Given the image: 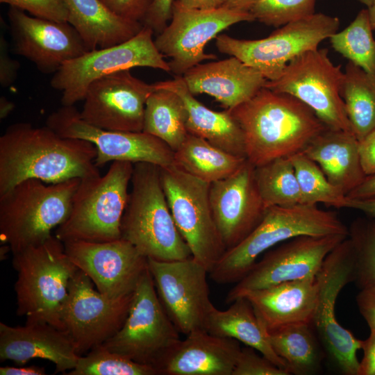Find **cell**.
<instances>
[{
	"mask_svg": "<svg viewBox=\"0 0 375 375\" xmlns=\"http://www.w3.org/2000/svg\"><path fill=\"white\" fill-rule=\"evenodd\" d=\"M93 144L62 137L47 126L10 125L0 137V194L30 178L57 183L99 174Z\"/></svg>",
	"mask_w": 375,
	"mask_h": 375,
	"instance_id": "6da1fadb",
	"label": "cell"
},
{
	"mask_svg": "<svg viewBox=\"0 0 375 375\" xmlns=\"http://www.w3.org/2000/svg\"><path fill=\"white\" fill-rule=\"evenodd\" d=\"M228 110L242 130L246 158L254 167L302 152L327 128L297 98L265 87Z\"/></svg>",
	"mask_w": 375,
	"mask_h": 375,
	"instance_id": "7a4b0ae2",
	"label": "cell"
},
{
	"mask_svg": "<svg viewBox=\"0 0 375 375\" xmlns=\"http://www.w3.org/2000/svg\"><path fill=\"white\" fill-rule=\"evenodd\" d=\"M131 185L121 222V238L147 258L172 261L191 257L169 208L160 167L134 163Z\"/></svg>",
	"mask_w": 375,
	"mask_h": 375,
	"instance_id": "3957f363",
	"label": "cell"
},
{
	"mask_svg": "<svg viewBox=\"0 0 375 375\" xmlns=\"http://www.w3.org/2000/svg\"><path fill=\"white\" fill-rule=\"evenodd\" d=\"M349 235V228L332 211L317 205L268 207L254 230L240 243L225 251L210 272L219 284L238 283L258 257L276 244L300 235Z\"/></svg>",
	"mask_w": 375,
	"mask_h": 375,
	"instance_id": "277c9868",
	"label": "cell"
},
{
	"mask_svg": "<svg viewBox=\"0 0 375 375\" xmlns=\"http://www.w3.org/2000/svg\"><path fill=\"white\" fill-rule=\"evenodd\" d=\"M12 255L17 315L26 317V322H47L64 330L62 313L69 283L79 269L63 242L52 235Z\"/></svg>",
	"mask_w": 375,
	"mask_h": 375,
	"instance_id": "5b68a950",
	"label": "cell"
},
{
	"mask_svg": "<svg viewBox=\"0 0 375 375\" xmlns=\"http://www.w3.org/2000/svg\"><path fill=\"white\" fill-rule=\"evenodd\" d=\"M81 178L57 183L24 180L0 194V239L12 253L38 244L67 218Z\"/></svg>",
	"mask_w": 375,
	"mask_h": 375,
	"instance_id": "8992f818",
	"label": "cell"
},
{
	"mask_svg": "<svg viewBox=\"0 0 375 375\" xmlns=\"http://www.w3.org/2000/svg\"><path fill=\"white\" fill-rule=\"evenodd\" d=\"M133 163L114 161L103 176L81 178L67 219L56 228L62 242H108L121 238V222L128 202Z\"/></svg>",
	"mask_w": 375,
	"mask_h": 375,
	"instance_id": "52a82bcc",
	"label": "cell"
},
{
	"mask_svg": "<svg viewBox=\"0 0 375 375\" xmlns=\"http://www.w3.org/2000/svg\"><path fill=\"white\" fill-rule=\"evenodd\" d=\"M340 19L314 13L278 27L259 40H240L218 35V51L235 56L258 69L267 81L277 79L288 64L300 54L317 49L319 44L338 31Z\"/></svg>",
	"mask_w": 375,
	"mask_h": 375,
	"instance_id": "ba28073f",
	"label": "cell"
},
{
	"mask_svg": "<svg viewBox=\"0 0 375 375\" xmlns=\"http://www.w3.org/2000/svg\"><path fill=\"white\" fill-rule=\"evenodd\" d=\"M160 174L178 230L192 256L210 272L226 251L210 208V183L188 174L174 163L160 167Z\"/></svg>",
	"mask_w": 375,
	"mask_h": 375,
	"instance_id": "9c48e42d",
	"label": "cell"
},
{
	"mask_svg": "<svg viewBox=\"0 0 375 375\" xmlns=\"http://www.w3.org/2000/svg\"><path fill=\"white\" fill-rule=\"evenodd\" d=\"M180 340L179 331L163 308L147 268L133 292L124 324L102 345L156 369Z\"/></svg>",
	"mask_w": 375,
	"mask_h": 375,
	"instance_id": "30bf717a",
	"label": "cell"
},
{
	"mask_svg": "<svg viewBox=\"0 0 375 375\" xmlns=\"http://www.w3.org/2000/svg\"><path fill=\"white\" fill-rule=\"evenodd\" d=\"M355 256L349 237L326 257L316 276L317 304L312 325L331 361L345 375H358L357 352L362 340L342 326L335 313L336 299L342 288L354 281Z\"/></svg>",
	"mask_w": 375,
	"mask_h": 375,
	"instance_id": "8fae6325",
	"label": "cell"
},
{
	"mask_svg": "<svg viewBox=\"0 0 375 375\" xmlns=\"http://www.w3.org/2000/svg\"><path fill=\"white\" fill-rule=\"evenodd\" d=\"M153 31L144 26L133 38L112 47L88 51L64 63L53 75L51 86L61 92L62 106L83 100L95 80L118 71L145 67L170 72L168 62L157 49Z\"/></svg>",
	"mask_w": 375,
	"mask_h": 375,
	"instance_id": "7c38bea8",
	"label": "cell"
},
{
	"mask_svg": "<svg viewBox=\"0 0 375 375\" xmlns=\"http://www.w3.org/2000/svg\"><path fill=\"white\" fill-rule=\"evenodd\" d=\"M327 49L306 51L292 60L276 80L265 88L290 94L312 109L328 127L352 132L340 90L344 76Z\"/></svg>",
	"mask_w": 375,
	"mask_h": 375,
	"instance_id": "4fadbf2b",
	"label": "cell"
},
{
	"mask_svg": "<svg viewBox=\"0 0 375 375\" xmlns=\"http://www.w3.org/2000/svg\"><path fill=\"white\" fill-rule=\"evenodd\" d=\"M255 19L250 12L235 11L224 6L212 9L189 8L175 0L171 19L154 40L158 51L171 58L170 72L182 76L206 60L216 59L204 51L206 44L220 32L242 22Z\"/></svg>",
	"mask_w": 375,
	"mask_h": 375,
	"instance_id": "5bb4252c",
	"label": "cell"
},
{
	"mask_svg": "<svg viewBox=\"0 0 375 375\" xmlns=\"http://www.w3.org/2000/svg\"><path fill=\"white\" fill-rule=\"evenodd\" d=\"M46 126L62 137L93 144L99 168L114 161L147 162L160 167L174 162V151L159 138L144 131H110L94 126L81 118L74 106H62L51 112Z\"/></svg>",
	"mask_w": 375,
	"mask_h": 375,
	"instance_id": "9a60e30c",
	"label": "cell"
},
{
	"mask_svg": "<svg viewBox=\"0 0 375 375\" xmlns=\"http://www.w3.org/2000/svg\"><path fill=\"white\" fill-rule=\"evenodd\" d=\"M94 283L78 269L69 281L62 322L83 356L102 344L122 326L128 315L133 294L112 298L94 288Z\"/></svg>",
	"mask_w": 375,
	"mask_h": 375,
	"instance_id": "2e32d148",
	"label": "cell"
},
{
	"mask_svg": "<svg viewBox=\"0 0 375 375\" xmlns=\"http://www.w3.org/2000/svg\"><path fill=\"white\" fill-rule=\"evenodd\" d=\"M148 269L158 299L179 333L187 335L205 330L214 306L205 266L192 256L172 261L148 258Z\"/></svg>",
	"mask_w": 375,
	"mask_h": 375,
	"instance_id": "e0dca14e",
	"label": "cell"
},
{
	"mask_svg": "<svg viewBox=\"0 0 375 375\" xmlns=\"http://www.w3.org/2000/svg\"><path fill=\"white\" fill-rule=\"evenodd\" d=\"M348 236L300 235L270 249L228 292L226 302L283 282L315 278L327 255Z\"/></svg>",
	"mask_w": 375,
	"mask_h": 375,
	"instance_id": "ac0fdd59",
	"label": "cell"
},
{
	"mask_svg": "<svg viewBox=\"0 0 375 375\" xmlns=\"http://www.w3.org/2000/svg\"><path fill=\"white\" fill-rule=\"evenodd\" d=\"M154 90L153 84L135 77L130 69L111 73L89 85L81 117L106 130L143 131L146 102Z\"/></svg>",
	"mask_w": 375,
	"mask_h": 375,
	"instance_id": "d6986e66",
	"label": "cell"
},
{
	"mask_svg": "<svg viewBox=\"0 0 375 375\" xmlns=\"http://www.w3.org/2000/svg\"><path fill=\"white\" fill-rule=\"evenodd\" d=\"M68 256L92 280L96 289L112 298L132 294L148 268V258L128 241L83 240L63 242Z\"/></svg>",
	"mask_w": 375,
	"mask_h": 375,
	"instance_id": "ffe728a7",
	"label": "cell"
},
{
	"mask_svg": "<svg viewBox=\"0 0 375 375\" xmlns=\"http://www.w3.org/2000/svg\"><path fill=\"white\" fill-rule=\"evenodd\" d=\"M7 15L15 53L43 73L54 74L66 62L89 51L67 22L34 17L14 7H9Z\"/></svg>",
	"mask_w": 375,
	"mask_h": 375,
	"instance_id": "44dd1931",
	"label": "cell"
},
{
	"mask_svg": "<svg viewBox=\"0 0 375 375\" xmlns=\"http://www.w3.org/2000/svg\"><path fill=\"white\" fill-rule=\"evenodd\" d=\"M254 171L255 167L247 160L232 175L210 183V208L226 251L244 240L267 210Z\"/></svg>",
	"mask_w": 375,
	"mask_h": 375,
	"instance_id": "7402d4cb",
	"label": "cell"
},
{
	"mask_svg": "<svg viewBox=\"0 0 375 375\" xmlns=\"http://www.w3.org/2000/svg\"><path fill=\"white\" fill-rule=\"evenodd\" d=\"M73 341L68 333L42 322L11 326L0 323V360H12L20 366L33 358L53 362L56 373L65 374L78 362Z\"/></svg>",
	"mask_w": 375,
	"mask_h": 375,
	"instance_id": "603a6c76",
	"label": "cell"
},
{
	"mask_svg": "<svg viewBox=\"0 0 375 375\" xmlns=\"http://www.w3.org/2000/svg\"><path fill=\"white\" fill-rule=\"evenodd\" d=\"M239 341L199 330L180 340L156 367L162 375H232Z\"/></svg>",
	"mask_w": 375,
	"mask_h": 375,
	"instance_id": "cb8c5ba5",
	"label": "cell"
},
{
	"mask_svg": "<svg viewBox=\"0 0 375 375\" xmlns=\"http://www.w3.org/2000/svg\"><path fill=\"white\" fill-rule=\"evenodd\" d=\"M182 76L192 94H208L227 110L251 99L267 81L260 72L235 56L198 64Z\"/></svg>",
	"mask_w": 375,
	"mask_h": 375,
	"instance_id": "d4e9b609",
	"label": "cell"
},
{
	"mask_svg": "<svg viewBox=\"0 0 375 375\" xmlns=\"http://www.w3.org/2000/svg\"><path fill=\"white\" fill-rule=\"evenodd\" d=\"M252 305L267 332L298 324H312L318 285L316 277L283 282L248 292Z\"/></svg>",
	"mask_w": 375,
	"mask_h": 375,
	"instance_id": "484cf974",
	"label": "cell"
},
{
	"mask_svg": "<svg viewBox=\"0 0 375 375\" xmlns=\"http://www.w3.org/2000/svg\"><path fill=\"white\" fill-rule=\"evenodd\" d=\"M302 152L346 196L367 176L360 162L359 141L352 132L327 127Z\"/></svg>",
	"mask_w": 375,
	"mask_h": 375,
	"instance_id": "4316f807",
	"label": "cell"
},
{
	"mask_svg": "<svg viewBox=\"0 0 375 375\" xmlns=\"http://www.w3.org/2000/svg\"><path fill=\"white\" fill-rule=\"evenodd\" d=\"M156 88L176 92L188 111L187 130L212 145L235 156L246 158L244 134L228 110H212L198 101L188 88L182 76L153 83Z\"/></svg>",
	"mask_w": 375,
	"mask_h": 375,
	"instance_id": "83f0119b",
	"label": "cell"
},
{
	"mask_svg": "<svg viewBox=\"0 0 375 375\" xmlns=\"http://www.w3.org/2000/svg\"><path fill=\"white\" fill-rule=\"evenodd\" d=\"M67 22L78 33L89 51L124 42L144 27L142 22L122 17L101 0H65Z\"/></svg>",
	"mask_w": 375,
	"mask_h": 375,
	"instance_id": "f1b7e54d",
	"label": "cell"
},
{
	"mask_svg": "<svg viewBox=\"0 0 375 375\" xmlns=\"http://www.w3.org/2000/svg\"><path fill=\"white\" fill-rule=\"evenodd\" d=\"M205 330L214 335L241 342L287 371L285 362L273 350L265 328L246 297L236 299L225 310L213 306L206 320Z\"/></svg>",
	"mask_w": 375,
	"mask_h": 375,
	"instance_id": "f546056e",
	"label": "cell"
},
{
	"mask_svg": "<svg viewBox=\"0 0 375 375\" xmlns=\"http://www.w3.org/2000/svg\"><path fill=\"white\" fill-rule=\"evenodd\" d=\"M266 335L274 352L285 362L290 374L312 375L320 371L326 352L312 324L266 331Z\"/></svg>",
	"mask_w": 375,
	"mask_h": 375,
	"instance_id": "4dcf8cb0",
	"label": "cell"
},
{
	"mask_svg": "<svg viewBox=\"0 0 375 375\" xmlns=\"http://www.w3.org/2000/svg\"><path fill=\"white\" fill-rule=\"evenodd\" d=\"M246 161V158L229 153L188 133L174 152L173 163L188 174L212 183L232 175Z\"/></svg>",
	"mask_w": 375,
	"mask_h": 375,
	"instance_id": "1f68e13d",
	"label": "cell"
},
{
	"mask_svg": "<svg viewBox=\"0 0 375 375\" xmlns=\"http://www.w3.org/2000/svg\"><path fill=\"white\" fill-rule=\"evenodd\" d=\"M187 120L188 111L182 99L172 90L155 87L146 102L143 131L175 151L188 134Z\"/></svg>",
	"mask_w": 375,
	"mask_h": 375,
	"instance_id": "d6a6232c",
	"label": "cell"
},
{
	"mask_svg": "<svg viewBox=\"0 0 375 375\" xmlns=\"http://www.w3.org/2000/svg\"><path fill=\"white\" fill-rule=\"evenodd\" d=\"M340 94L353 133L360 141L375 130V77L349 61Z\"/></svg>",
	"mask_w": 375,
	"mask_h": 375,
	"instance_id": "836d02e7",
	"label": "cell"
},
{
	"mask_svg": "<svg viewBox=\"0 0 375 375\" xmlns=\"http://www.w3.org/2000/svg\"><path fill=\"white\" fill-rule=\"evenodd\" d=\"M255 178L267 208L302 203V196L290 157L274 159L255 167Z\"/></svg>",
	"mask_w": 375,
	"mask_h": 375,
	"instance_id": "e575fe53",
	"label": "cell"
},
{
	"mask_svg": "<svg viewBox=\"0 0 375 375\" xmlns=\"http://www.w3.org/2000/svg\"><path fill=\"white\" fill-rule=\"evenodd\" d=\"M367 9L361 10L344 29L330 38L333 49L375 77V40Z\"/></svg>",
	"mask_w": 375,
	"mask_h": 375,
	"instance_id": "d590c367",
	"label": "cell"
},
{
	"mask_svg": "<svg viewBox=\"0 0 375 375\" xmlns=\"http://www.w3.org/2000/svg\"><path fill=\"white\" fill-rule=\"evenodd\" d=\"M300 187L302 203L344 208L347 196L329 182L319 166L303 152L290 157Z\"/></svg>",
	"mask_w": 375,
	"mask_h": 375,
	"instance_id": "8d00e7d4",
	"label": "cell"
},
{
	"mask_svg": "<svg viewBox=\"0 0 375 375\" xmlns=\"http://www.w3.org/2000/svg\"><path fill=\"white\" fill-rule=\"evenodd\" d=\"M67 375H158L152 366L138 363L102 344L80 356Z\"/></svg>",
	"mask_w": 375,
	"mask_h": 375,
	"instance_id": "74e56055",
	"label": "cell"
},
{
	"mask_svg": "<svg viewBox=\"0 0 375 375\" xmlns=\"http://www.w3.org/2000/svg\"><path fill=\"white\" fill-rule=\"evenodd\" d=\"M348 237L355 256L353 282L360 290L375 283V217L354 220Z\"/></svg>",
	"mask_w": 375,
	"mask_h": 375,
	"instance_id": "f35d334b",
	"label": "cell"
},
{
	"mask_svg": "<svg viewBox=\"0 0 375 375\" xmlns=\"http://www.w3.org/2000/svg\"><path fill=\"white\" fill-rule=\"evenodd\" d=\"M316 0H256L250 10L255 20L274 27L315 13Z\"/></svg>",
	"mask_w": 375,
	"mask_h": 375,
	"instance_id": "ab89813d",
	"label": "cell"
},
{
	"mask_svg": "<svg viewBox=\"0 0 375 375\" xmlns=\"http://www.w3.org/2000/svg\"><path fill=\"white\" fill-rule=\"evenodd\" d=\"M0 2L34 17L60 22H67L68 10L65 0H0Z\"/></svg>",
	"mask_w": 375,
	"mask_h": 375,
	"instance_id": "60d3db41",
	"label": "cell"
},
{
	"mask_svg": "<svg viewBox=\"0 0 375 375\" xmlns=\"http://www.w3.org/2000/svg\"><path fill=\"white\" fill-rule=\"evenodd\" d=\"M252 347L241 349L232 375H290Z\"/></svg>",
	"mask_w": 375,
	"mask_h": 375,
	"instance_id": "b9f144b4",
	"label": "cell"
},
{
	"mask_svg": "<svg viewBox=\"0 0 375 375\" xmlns=\"http://www.w3.org/2000/svg\"><path fill=\"white\" fill-rule=\"evenodd\" d=\"M116 15L142 22L153 0H101Z\"/></svg>",
	"mask_w": 375,
	"mask_h": 375,
	"instance_id": "7bdbcfd3",
	"label": "cell"
},
{
	"mask_svg": "<svg viewBox=\"0 0 375 375\" xmlns=\"http://www.w3.org/2000/svg\"><path fill=\"white\" fill-rule=\"evenodd\" d=\"M175 0H153L142 24L159 34L169 24Z\"/></svg>",
	"mask_w": 375,
	"mask_h": 375,
	"instance_id": "ee69618b",
	"label": "cell"
},
{
	"mask_svg": "<svg viewBox=\"0 0 375 375\" xmlns=\"http://www.w3.org/2000/svg\"><path fill=\"white\" fill-rule=\"evenodd\" d=\"M19 62L8 53L7 41L3 34L0 36V83L3 88L10 86L16 80Z\"/></svg>",
	"mask_w": 375,
	"mask_h": 375,
	"instance_id": "f6af8a7d",
	"label": "cell"
},
{
	"mask_svg": "<svg viewBox=\"0 0 375 375\" xmlns=\"http://www.w3.org/2000/svg\"><path fill=\"white\" fill-rule=\"evenodd\" d=\"M356 301L359 312L369 329H375V283L360 289Z\"/></svg>",
	"mask_w": 375,
	"mask_h": 375,
	"instance_id": "bcb514c9",
	"label": "cell"
},
{
	"mask_svg": "<svg viewBox=\"0 0 375 375\" xmlns=\"http://www.w3.org/2000/svg\"><path fill=\"white\" fill-rule=\"evenodd\" d=\"M361 165L366 176L375 173V130L359 141Z\"/></svg>",
	"mask_w": 375,
	"mask_h": 375,
	"instance_id": "7dc6e473",
	"label": "cell"
},
{
	"mask_svg": "<svg viewBox=\"0 0 375 375\" xmlns=\"http://www.w3.org/2000/svg\"><path fill=\"white\" fill-rule=\"evenodd\" d=\"M362 350L358 375H375V329L370 328L368 338L362 340Z\"/></svg>",
	"mask_w": 375,
	"mask_h": 375,
	"instance_id": "c3c4849f",
	"label": "cell"
},
{
	"mask_svg": "<svg viewBox=\"0 0 375 375\" xmlns=\"http://www.w3.org/2000/svg\"><path fill=\"white\" fill-rule=\"evenodd\" d=\"M360 210L367 216L375 217V196L367 198H349L347 197L345 207Z\"/></svg>",
	"mask_w": 375,
	"mask_h": 375,
	"instance_id": "681fc988",
	"label": "cell"
},
{
	"mask_svg": "<svg viewBox=\"0 0 375 375\" xmlns=\"http://www.w3.org/2000/svg\"><path fill=\"white\" fill-rule=\"evenodd\" d=\"M374 196L375 173L367 176L359 185L347 195L349 198H367Z\"/></svg>",
	"mask_w": 375,
	"mask_h": 375,
	"instance_id": "f907efd6",
	"label": "cell"
},
{
	"mask_svg": "<svg viewBox=\"0 0 375 375\" xmlns=\"http://www.w3.org/2000/svg\"><path fill=\"white\" fill-rule=\"evenodd\" d=\"M1 375H44L46 372L44 367L31 365L28 367L5 366L0 367Z\"/></svg>",
	"mask_w": 375,
	"mask_h": 375,
	"instance_id": "816d5d0a",
	"label": "cell"
},
{
	"mask_svg": "<svg viewBox=\"0 0 375 375\" xmlns=\"http://www.w3.org/2000/svg\"><path fill=\"white\" fill-rule=\"evenodd\" d=\"M189 8L212 9L223 6L224 0H178Z\"/></svg>",
	"mask_w": 375,
	"mask_h": 375,
	"instance_id": "f5cc1de1",
	"label": "cell"
},
{
	"mask_svg": "<svg viewBox=\"0 0 375 375\" xmlns=\"http://www.w3.org/2000/svg\"><path fill=\"white\" fill-rule=\"evenodd\" d=\"M256 1V0H224L223 6L235 11L250 12Z\"/></svg>",
	"mask_w": 375,
	"mask_h": 375,
	"instance_id": "db71d44e",
	"label": "cell"
},
{
	"mask_svg": "<svg viewBox=\"0 0 375 375\" xmlns=\"http://www.w3.org/2000/svg\"><path fill=\"white\" fill-rule=\"evenodd\" d=\"M15 109L13 102L7 99L5 97L0 98V118L1 119L6 118Z\"/></svg>",
	"mask_w": 375,
	"mask_h": 375,
	"instance_id": "11a10c76",
	"label": "cell"
},
{
	"mask_svg": "<svg viewBox=\"0 0 375 375\" xmlns=\"http://www.w3.org/2000/svg\"><path fill=\"white\" fill-rule=\"evenodd\" d=\"M369 19L372 31H375V0L369 7L367 8Z\"/></svg>",
	"mask_w": 375,
	"mask_h": 375,
	"instance_id": "9f6ffc18",
	"label": "cell"
},
{
	"mask_svg": "<svg viewBox=\"0 0 375 375\" xmlns=\"http://www.w3.org/2000/svg\"><path fill=\"white\" fill-rule=\"evenodd\" d=\"M360 3L365 4L367 6V7H369L371 4L372 3L374 0H358Z\"/></svg>",
	"mask_w": 375,
	"mask_h": 375,
	"instance_id": "6f0895ef",
	"label": "cell"
}]
</instances>
